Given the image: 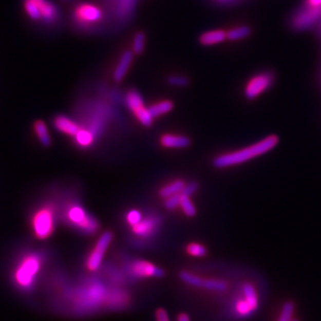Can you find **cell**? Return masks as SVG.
Here are the masks:
<instances>
[{
	"instance_id": "4fadbf2b",
	"label": "cell",
	"mask_w": 321,
	"mask_h": 321,
	"mask_svg": "<svg viewBox=\"0 0 321 321\" xmlns=\"http://www.w3.org/2000/svg\"><path fill=\"white\" fill-rule=\"evenodd\" d=\"M54 125L59 131L69 136H75L80 131V127L67 116L59 115L54 119Z\"/></svg>"
},
{
	"instance_id": "e0dca14e",
	"label": "cell",
	"mask_w": 321,
	"mask_h": 321,
	"mask_svg": "<svg viewBox=\"0 0 321 321\" xmlns=\"http://www.w3.org/2000/svg\"><path fill=\"white\" fill-rule=\"evenodd\" d=\"M186 184L183 180H175L173 183H169V185L163 186L162 190H160V196L163 198H168L169 196H174L177 194H181Z\"/></svg>"
},
{
	"instance_id": "7c38bea8",
	"label": "cell",
	"mask_w": 321,
	"mask_h": 321,
	"mask_svg": "<svg viewBox=\"0 0 321 321\" xmlns=\"http://www.w3.org/2000/svg\"><path fill=\"white\" fill-rule=\"evenodd\" d=\"M157 228V220L155 218L142 219L139 223L133 226V232L137 236L148 237L156 232Z\"/></svg>"
},
{
	"instance_id": "603a6c76",
	"label": "cell",
	"mask_w": 321,
	"mask_h": 321,
	"mask_svg": "<svg viewBox=\"0 0 321 321\" xmlns=\"http://www.w3.org/2000/svg\"><path fill=\"white\" fill-rule=\"evenodd\" d=\"M76 141L81 146H88L90 145L94 140V137L91 132L88 131L86 129H80V131L75 135Z\"/></svg>"
},
{
	"instance_id": "ffe728a7",
	"label": "cell",
	"mask_w": 321,
	"mask_h": 321,
	"mask_svg": "<svg viewBox=\"0 0 321 321\" xmlns=\"http://www.w3.org/2000/svg\"><path fill=\"white\" fill-rule=\"evenodd\" d=\"M244 300L249 305L253 311H255L258 306V298H257L256 292L254 287L251 284H246L243 288Z\"/></svg>"
},
{
	"instance_id": "52a82bcc",
	"label": "cell",
	"mask_w": 321,
	"mask_h": 321,
	"mask_svg": "<svg viewBox=\"0 0 321 321\" xmlns=\"http://www.w3.org/2000/svg\"><path fill=\"white\" fill-rule=\"evenodd\" d=\"M274 76L270 71L260 72L248 81L244 88V96L247 99L253 100L266 91L272 85Z\"/></svg>"
},
{
	"instance_id": "836d02e7",
	"label": "cell",
	"mask_w": 321,
	"mask_h": 321,
	"mask_svg": "<svg viewBox=\"0 0 321 321\" xmlns=\"http://www.w3.org/2000/svg\"><path fill=\"white\" fill-rule=\"evenodd\" d=\"M197 190H198V185L196 183L191 182L190 184H186L185 187H184V190H183L182 193H181V195L190 197L193 194H195L197 191Z\"/></svg>"
},
{
	"instance_id": "8fae6325",
	"label": "cell",
	"mask_w": 321,
	"mask_h": 321,
	"mask_svg": "<svg viewBox=\"0 0 321 321\" xmlns=\"http://www.w3.org/2000/svg\"><path fill=\"white\" fill-rule=\"evenodd\" d=\"M41 9L42 20L47 24L55 23L59 18V10L54 4L48 0H31Z\"/></svg>"
},
{
	"instance_id": "cb8c5ba5",
	"label": "cell",
	"mask_w": 321,
	"mask_h": 321,
	"mask_svg": "<svg viewBox=\"0 0 321 321\" xmlns=\"http://www.w3.org/2000/svg\"><path fill=\"white\" fill-rule=\"evenodd\" d=\"M180 278L184 282H186V284L191 285V286L197 287V288H203V281L204 280L202 279L201 277L195 276V275H193V274L190 273V272L184 271V272L180 274Z\"/></svg>"
},
{
	"instance_id": "d590c367",
	"label": "cell",
	"mask_w": 321,
	"mask_h": 321,
	"mask_svg": "<svg viewBox=\"0 0 321 321\" xmlns=\"http://www.w3.org/2000/svg\"><path fill=\"white\" fill-rule=\"evenodd\" d=\"M307 5L311 7H320L321 0H307Z\"/></svg>"
},
{
	"instance_id": "4316f807",
	"label": "cell",
	"mask_w": 321,
	"mask_h": 321,
	"mask_svg": "<svg viewBox=\"0 0 321 321\" xmlns=\"http://www.w3.org/2000/svg\"><path fill=\"white\" fill-rule=\"evenodd\" d=\"M203 288H207L210 290L224 291L226 290L228 286L224 281L208 279V280L203 281Z\"/></svg>"
},
{
	"instance_id": "ac0fdd59",
	"label": "cell",
	"mask_w": 321,
	"mask_h": 321,
	"mask_svg": "<svg viewBox=\"0 0 321 321\" xmlns=\"http://www.w3.org/2000/svg\"><path fill=\"white\" fill-rule=\"evenodd\" d=\"M34 128L42 145L48 146L50 145V135L48 132V127L45 124V122L42 121H37L34 124Z\"/></svg>"
},
{
	"instance_id": "ba28073f",
	"label": "cell",
	"mask_w": 321,
	"mask_h": 321,
	"mask_svg": "<svg viewBox=\"0 0 321 321\" xmlns=\"http://www.w3.org/2000/svg\"><path fill=\"white\" fill-rule=\"evenodd\" d=\"M112 240V234L109 231H106L101 235L98 242L96 243L94 249L89 254L87 260V268L90 271H98L102 263V260L104 259L105 252L107 250L110 243Z\"/></svg>"
},
{
	"instance_id": "44dd1931",
	"label": "cell",
	"mask_w": 321,
	"mask_h": 321,
	"mask_svg": "<svg viewBox=\"0 0 321 321\" xmlns=\"http://www.w3.org/2000/svg\"><path fill=\"white\" fill-rule=\"evenodd\" d=\"M251 34V29L248 26H239L226 32V39L230 41H239L248 37Z\"/></svg>"
},
{
	"instance_id": "484cf974",
	"label": "cell",
	"mask_w": 321,
	"mask_h": 321,
	"mask_svg": "<svg viewBox=\"0 0 321 321\" xmlns=\"http://www.w3.org/2000/svg\"><path fill=\"white\" fill-rule=\"evenodd\" d=\"M145 34L142 32H139L136 34L134 41H133V53L134 54H139L142 53L145 48Z\"/></svg>"
},
{
	"instance_id": "f546056e",
	"label": "cell",
	"mask_w": 321,
	"mask_h": 321,
	"mask_svg": "<svg viewBox=\"0 0 321 321\" xmlns=\"http://www.w3.org/2000/svg\"><path fill=\"white\" fill-rule=\"evenodd\" d=\"M168 83L174 87H186L188 85V79L181 75H173L168 78Z\"/></svg>"
},
{
	"instance_id": "6da1fadb",
	"label": "cell",
	"mask_w": 321,
	"mask_h": 321,
	"mask_svg": "<svg viewBox=\"0 0 321 321\" xmlns=\"http://www.w3.org/2000/svg\"><path fill=\"white\" fill-rule=\"evenodd\" d=\"M278 142L279 139L277 136H268L265 139H260L258 142L248 145L247 147L218 156L214 160L213 165L219 169L240 165L242 163L270 152L277 146Z\"/></svg>"
},
{
	"instance_id": "8d00e7d4",
	"label": "cell",
	"mask_w": 321,
	"mask_h": 321,
	"mask_svg": "<svg viewBox=\"0 0 321 321\" xmlns=\"http://www.w3.org/2000/svg\"><path fill=\"white\" fill-rule=\"evenodd\" d=\"M178 321H190V317L186 313H181L178 317Z\"/></svg>"
},
{
	"instance_id": "1f68e13d",
	"label": "cell",
	"mask_w": 321,
	"mask_h": 321,
	"mask_svg": "<svg viewBox=\"0 0 321 321\" xmlns=\"http://www.w3.org/2000/svg\"><path fill=\"white\" fill-rule=\"evenodd\" d=\"M180 198H181V194H177V195L166 198V208L169 210L175 209L176 207L179 206V203H180Z\"/></svg>"
},
{
	"instance_id": "7402d4cb",
	"label": "cell",
	"mask_w": 321,
	"mask_h": 321,
	"mask_svg": "<svg viewBox=\"0 0 321 321\" xmlns=\"http://www.w3.org/2000/svg\"><path fill=\"white\" fill-rule=\"evenodd\" d=\"M179 205L181 207L184 213L186 214V216L193 217L196 215V210L195 205L193 204L191 200H190L188 196H183L181 195V198H180V203Z\"/></svg>"
},
{
	"instance_id": "5bb4252c",
	"label": "cell",
	"mask_w": 321,
	"mask_h": 321,
	"mask_svg": "<svg viewBox=\"0 0 321 321\" xmlns=\"http://www.w3.org/2000/svg\"><path fill=\"white\" fill-rule=\"evenodd\" d=\"M132 60H133V52L129 50L123 52L117 66L115 68V74H114L115 81L120 82L123 80L128 72V68L131 64Z\"/></svg>"
},
{
	"instance_id": "9a60e30c",
	"label": "cell",
	"mask_w": 321,
	"mask_h": 321,
	"mask_svg": "<svg viewBox=\"0 0 321 321\" xmlns=\"http://www.w3.org/2000/svg\"><path fill=\"white\" fill-rule=\"evenodd\" d=\"M161 143L167 148H184L190 145V141L183 136L164 135L161 139Z\"/></svg>"
},
{
	"instance_id": "7a4b0ae2",
	"label": "cell",
	"mask_w": 321,
	"mask_h": 321,
	"mask_svg": "<svg viewBox=\"0 0 321 321\" xmlns=\"http://www.w3.org/2000/svg\"><path fill=\"white\" fill-rule=\"evenodd\" d=\"M42 263L43 258L37 253H31L22 258L13 273L15 288L23 292L33 290L42 269Z\"/></svg>"
},
{
	"instance_id": "9c48e42d",
	"label": "cell",
	"mask_w": 321,
	"mask_h": 321,
	"mask_svg": "<svg viewBox=\"0 0 321 321\" xmlns=\"http://www.w3.org/2000/svg\"><path fill=\"white\" fill-rule=\"evenodd\" d=\"M321 19L320 7H307L303 8L293 18V27L301 31L313 26Z\"/></svg>"
},
{
	"instance_id": "d6986e66",
	"label": "cell",
	"mask_w": 321,
	"mask_h": 321,
	"mask_svg": "<svg viewBox=\"0 0 321 321\" xmlns=\"http://www.w3.org/2000/svg\"><path fill=\"white\" fill-rule=\"evenodd\" d=\"M173 103L169 101V100H165V101L156 103L155 105H152L151 107H149L148 109L149 112L153 116V118H156V117H159V116H162V115L169 112V111L173 110Z\"/></svg>"
},
{
	"instance_id": "d4e9b609",
	"label": "cell",
	"mask_w": 321,
	"mask_h": 321,
	"mask_svg": "<svg viewBox=\"0 0 321 321\" xmlns=\"http://www.w3.org/2000/svg\"><path fill=\"white\" fill-rule=\"evenodd\" d=\"M25 9L29 16L31 17L33 20H41L42 19V14L41 11L36 4L31 1V0H26L25 2Z\"/></svg>"
},
{
	"instance_id": "5b68a950",
	"label": "cell",
	"mask_w": 321,
	"mask_h": 321,
	"mask_svg": "<svg viewBox=\"0 0 321 321\" xmlns=\"http://www.w3.org/2000/svg\"><path fill=\"white\" fill-rule=\"evenodd\" d=\"M126 105L131 111L139 122L144 126H150L153 123V116L149 112V109L145 107L142 97L139 92L132 89L126 96Z\"/></svg>"
},
{
	"instance_id": "83f0119b",
	"label": "cell",
	"mask_w": 321,
	"mask_h": 321,
	"mask_svg": "<svg viewBox=\"0 0 321 321\" xmlns=\"http://www.w3.org/2000/svg\"><path fill=\"white\" fill-rule=\"evenodd\" d=\"M186 251L192 256L203 257L206 254L205 247H203L200 243H190V244H188L187 248H186Z\"/></svg>"
},
{
	"instance_id": "d6a6232c",
	"label": "cell",
	"mask_w": 321,
	"mask_h": 321,
	"mask_svg": "<svg viewBox=\"0 0 321 321\" xmlns=\"http://www.w3.org/2000/svg\"><path fill=\"white\" fill-rule=\"evenodd\" d=\"M237 311H238V313L241 315L250 314L251 312L254 311L252 310V308L249 306V305L247 304L246 300L237 303Z\"/></svg>"
},
{
	"instance_id": "8992f818",
	"label": "cell",
	"mask_w": 321,
	"mask_h": 321,
	"mask_svg": "<svg viewBox=\"0 0 321 321\" xmlns=\"http://www.w3.org/2000/svg\"><path fill=\"white\" fill-rule=\"evenodd\" d=\"M32 226L37 237L41 239L47 238L54 230V213L48 208L40 210L34 216Z\"/></svg>"
},
{
	"instance_id": "2e32d148",
	"label": "cell",
	"mask_w": 321,
	"mask_h": 321,
	"mask_svg": "<svg viewBox=\"0 0 321 321\" xmlns=\"http://www.w3.org/2000/svg\"><path fill=\"white\" fill-rule=\"evenodd\" d=\"M226 39V32L221 30L206 31L200 36V42L203 46H213L223 42Z\"/></svg>"
},
{
	"instance_id": "277c9868",
	"label": "cell",
	"mask_w": 321,
	"mask_h": 321,
	"mask_svg": "<svg viewBox=\"0 0 321 321\" xmlns=\"http://www.w3.org/2000/svg\"><path fill=\"white\" fill-rule=\"evenodd\" d=\"M67 217L70 222L83 233L91 235L96 233L99 228L98 220L87 213V211L81 205L70 207L68 210Z\"/></svg>"
},
{
	"instance_id": "3957f363",
	"label": "cell",
	"mask_w": 321,
	"mask_h": 321,
	"mask_svg": "<svg viewBox=\"0 0 321 321\" xmlns=\"http://www.w3.org/2000/svg\"><path fill=\"white\" fill-rule=\"evenodd\" d=\"M104 18L105 14L101 7L89 2L79 4L72 12V21L81 29L99 27L104 22Z\"/></svg>"
},
{
	"instance_id": "f1b7e54d",
	"label": "cell",
	"mask_w": 321,
	"mask_h": 321,
	"mask_svg": "<svg viewBox=\"0 0 321 321\" xmlns=\"http://www.w3.org/2000/svg\"><path fill=\"white\" fill-rule=\"evenodd\" d=\"M293 313H294V305L292 303H287L282 309L278 321H292Z\"/></svg>"
},
{
	"instance_id": "f35d334b",
	"label": "cell",
	"mask_w": 321,
	"mask_h": 321,
	"mask_svg": "<svg viewBox=\"0 0 321 321\" xmlns=\"http://www.w3.org/2000/svg\"><path fill=\"white\" fill-rule=\"evenodd\" d=\"M292 321H297V320H292Z\"/></svg>"
},
{
	"instance_id": "30bf717a",
	"label": "cell",
	"mask_w": 321,
	"mask_h": 321,
	"mask_svg": "<svg viewBox=\"0 0 321 321\" xmlns=\"http://www.w3.org/2000/svg\"><path fill=\"white\" fill-rule=\"evenodd\" d=\"M130 273L137 278L148 277H162L164 272L162 269L156 267L154 264L145 260H136L129 267Z\"/></svg>"
},
{
	"instance_id": "e575fe53",
	"label": "cell",
	"mask_w": 321,
	"mask_h": 321,
	"mask_svg": "<svg viewBox=\"0 0 321 321\" xmlns=\"http://www.w3.org/2000/svg\"><path fill=\"white\" fill-rule=\"evenodd\" d=\"M156 320L157 321H169L168 314L166 312L165 310L163 309H159L156 311Z\"/></svg>"
},
{
	"instance_id": "74e56055",
	"label": "cell",
	"mask_w": 321,
	"mask_h": 321,
	"mask_svg": "<svg viewBox=\"0 0 321 321\" xmlns=\"http://www.w3.org/2000/svg\"><path fill=\"white\" fill-rule=\"evenodd\" d=\"M219 1H229V0H219Z\"/></svg>"
},
{
	"instance_id": "4dcf8cb0",
	"label": "cell",
	"mask_w": 321,
	"mask_h": 321,
	"mask_svg": "<svg viewBox=\"0 0 321 321\" xmlns=\"http://www.w3.org/2000/svg\"><path fill=\"white\" fill-rule=\"evenodd\" d=\"M142 219L141 213H139V211H137V210H132L127 215V220H128V224L131 225L132 226H134L137 224L139 223Z\"/></svg>"
}]
</instances>
